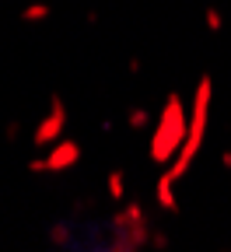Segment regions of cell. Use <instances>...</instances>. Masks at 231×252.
Instances as JSON below:
<instances>
[{"label":"cell","instance_id":"obj_1","mask_svg":"<svg viewBox=\"0 0 231 252\" xmlns=\"http://www.w3.org/2000/svg\"><path fill=\"white\" fill-rule=\"evenodd\" d=\"M182 137V112H179V102L172 98L168 109H165V123H161V133L154 140V158H165V154H172L175 144Z\"/></svg>","mask_w":231,"mask_h":252}]
</instances>
